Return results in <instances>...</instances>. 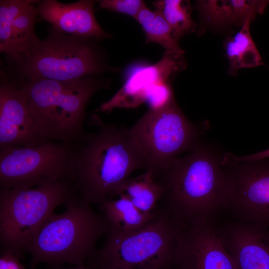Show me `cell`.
<instances>
[{
  "instance_id": "obj_21",
  "label": "cell",
  "mask_w": 269,
  "mask_h": 269,
  "mask_svg": "<svg viewBox=\"0 0 269 269\" xmlns=\"http://www.w3.org/2000/svg\"><path fill=\"white\" fill-rule=\"evenodd\" d=\"M152 4L167 21L177 40L195 31L196 24L191 17L189 1L160 0L153 1Z\"/></svg>"
},
{
  "instance_id": "obj_23",
  "label": "cell",
  "mask_w": 269,
  "mask_h": 269,
  "mask_svg": "<svg viewBox=\"0 0 269 269\" xmlns=\"http://www.w3.org/2000/svg\"><path fill=\"white\" fill-rule=\"evenodd\" d=\"M99 2L101 8L128 15L135 20L140 11L146 6L141 0H102Z\"/></svg>"
},
{
  "instance_id": "obj_25",
  "label": "cell",
  "mask_w": 269,
  "mask_h": 269,
  "mask_svg": "<svg viewBox=\"0 0 269 269\" xmlns=\"http://www.w3.org/2000/svg\"><path fill=\"white\" fill-rule=\"evenodd\" d=\"M267 158H269V149L257 153L241 156L240 160L241 162L246 163L259 161Z\"/></svg>"
},
{
  "instance_id": "obj_12",
  "label": "cell",
  "mask_w": 269,
  "mask_h": 269,
  "mask_svg": "<svg viewBox=\"0 0 269 269\" xmlns=\"http://www.w3.org/2000/svg\"><path fill=\"white\" fill-rule=\"evenodd\" d=\"M185 67L183 56L165 51L154 64L140 65L132 69L121 88L94 112H110L117 108L137 107L146 103L159 87L170 83L174 75Z\"/></svg>"
},
{
  "instance_id": "obj_13",
  "label": "cell",
  "mask_w": 269,
  "mask_h": 269,
  "mask_svg": "<svg viewBox=\"0 0 269 269\" xmlns=\"http://www.w3.org/2000/svg\"><path fill=\"white\" fill-rule=\"evenodd\" d=\"M48 142L38 132L24 93L0 70V148Z\"/></svg>"
},
{
  "instance_id": "obj_1",
  "label": "cell",
  "mask_w": 269,
  "mask_h": 269,
  "mask_svg": "<svg viewBox=\"0 0 269 269\" xmlns=\"http://www.w3.org/2000/svg\"><path fill=\"white\" fill-rule=\"evenodd\" d=\"M91 122L97 130L75 142L69 180L77 198L100 206L132 172L147 169L148 163L129 130L107 124L96 115Z\"/></svg>"
},
{
  "instance_id": "obj_16",
  "label": "cell",
  "mask_w": 269,
  "mask_h": 269,
  "mask_svg": "<svg viewBox=\"0 0 269 269\" xmlns=\"http://www.w3.org/2000/svg\"><path fill=\"white\" fill-rule=\"evenodd\" d=\"M96 0H80L63 3L56 0L36 3L38 18L49 22L57 30L69 35L101 39L112 38L99 24L95 15Z\"/></svg>"
},
{
  "instance_id": "obj_17",
  "label": "cell",
  "mask_w": 269,
  "mask_h": 269,
  "mask_svg": "<svg viewBox=\"0 0 269 269\" xmlns=\"http://www.w3.org/2000/svg\"><path fill=\"white\" fill-rule=\"evenodd\" d=\"M163 194L162 187L153 179L150 169L134 178H129L112 195L129 200L140 210L151 213L155 210Z\"/></svg>"
},
{
  "instance_id": "obj_2",
  "label": "cell",
  "mask_w": 269,
  "mask_h": 269,
  "mask_svg": "<svg viewBox=\"0 0 269 269\" xmlns=\"http://www.w3.org/2000/svg\"><path fill=\"white\" fill-rule=\"evenodd\" d=\"M216 157L197 146L183 158H174L153 174L163 189L156 209L180 226L214 221L226 209L224 171Z\"/></svg>"
},
{
  "instance_id": "obj_15",
  "label": "cell",
  "mask_w": 269,
  "mask_h": 269,
  "mask_svg": "<svg viewBox=\"0 0 269 269\" xmlns=\"http://www.w3.org/2000/svg\"><path fill=\"white\" fill-rule=\"evenodd\" d=\"M35 0H0V52L13 58L28 50L38 40L34 31L38 12Z\"/></svg>"
},
{
  "instance_id": "obj_10",
  "label": "cell",
  "mask_w": 269,
  "mask_h": 269,
  "mask_svg": "<svg viewBox=\"0 0 269 269\" xmlns=\"http://www.w3.org/2000/svg\"><path fill=\"white\" fill-rule=\"evenodd\" d=\"M231 166L224 171L226 207L236 220L269 226V163L259 161Z\"/></svg>"
},
{
  "instance_id": "obj_19",
  "label": "cell",
  "mask_w": 269,
  "mask_h": 269,
  "mask_svg": "<svg viewBox=\"0 0 269 269\" xmlns=\"http://www.w3.org/2000/svg\"><path fill=\"white\" fill-rule=\"evenodd\" d=\"M109 225L123 232L139 229L155 214V209L146 213L138 209L129 200L119 197L116 200H106L100 205Z\"/></svg>"
},
{
  "instance_id": "obj_24",
  "label": "cell",
  "mask_w": 269,
  "mask_h": 269,
  "mask_svg": "<svg viewBox=\"0 0 269 269\" xmlns=\"http://www.w3.org/2000/svg\"><path fill=\"white\" fill-rule=\"evenodd\" d=\"M21 257L7 251H0V269H25L20 262Z\"/></svg>"
},
{
  "instance_id": "obj_8",
  "label": "cell",
  "mask_w": 269,
  "mask_h": 269,
  "mask_svg": "<svg viewBox=\"0 0 269 269\" xmlns=\"http://www.w3.org/2000/svg\"><path fill=\"white\" fill-rule=\"evenodd\" d=\"M75 155V143L50 141L1 148L0 187L29 189L69 179Z\"/></svg>"
},
{
  "instance_id": "obj_14",
  "label": "cell",
  "mask_w": 269,
  "mask_h": 269,
  "mask_svg": "<svg viewBox=\"0 0 269 269\" xmlns=\"http://www.w3.org/2000/svg\"><path fill=\"white\" fill-rule=\"evenodd\" d=\"M237 269H269V230L237 220L218 227Z\"/></svg>"
},
{
  "instance_id": "obj_5",
  "label": "cell",
  "mask_w": 269,
  "mask_h": 269,
  "mask_svg": "<svg viewBox=\"0 0 269 269\" xmlns=\"http://www.w3.org/2000/svg\"><path fill=\"white\" fill-rule=\"evenodd\" d=\"M91 205L75 196L63 213L49 215L24 249L31 256V268L40 263L55 268L67 263L85 266L97 252V241L109 227Z\"/></svg>"
},
{
  "instance_id": "obj_7",
  "label": "cell",
  "mask_w": 269,
  "mask_h": 269,
  "mask_svg": "<svg viewBox=\"0 0 269 269\" xmlns=\"http://www.w3.org/2000/svg\"><path fill=\"white\" fill-rule=\"evenodd\" d=\"M74 197L68 178L29 189L0 188V251L22 258L25 248L54 209Z\"/></svg>"
},
{
  "instance_id": "obj_18",
  "label": "cell",
  "mask_w": 269,
  "mask_h": 269,
  "mask_svg": "<svg viewBox=\"0 0 269 269\" xmlns=\"http://www.w3.org/2000/svg\"><path fill=\"white\" fill-rule=\"evenodd\" d=\"M256 14H249L242 27L233 37L227 38L224 47L229 61L230 73L244 68H251L263 65L260 53L252 39L250 31V24Z\"/></svg>"
},
{
  "instance_id": "obj_27",
  "label": "cell",
  "mask_w": 269,
  "mask_h": 269,
  "mask_svg": "<svg viewBox=\"0 0 269 269\" xmlns=\"http://www.w3.org/2000/svg\"><path fill=\"white\" fill-rule=\"evenodd\" d=\"M140 269L129 268V269ZM169 269V268H163V269L151 268V269Z\"/></svg>"
},
{
  "instance_id": "obj_6",
  "label": "cell",
  "mask_w": 269,
  "mask_h": 269,
  "mask_svg": "<svg viewBox=\"0 0 269 269\" xmlns=\"http://www.w3.org/2000/svg\"><path fill=\"white\" fill-rule=\"evenodd\" d=\"M142 227L123 232L109 225L102 248L88 261L90 269H163L170 267L180 226L155 209Z\"/></svg>"
},
{
  "instance_id": "obj_20",
  "label": "cell",
  "mask_w": 269,
  "mask_h": 269,
  "mask_svg": "<svg viewBox=\"0 0 269 269\" xmlns=\"http://www.w3.org/2000/svg\"><path fill=\"white\" fill-rule=\"evenodd\" d=\"M136 20L144 32L146 43H156L165 51L183 56L184 51L180 47L178 40L174 37L169 24L158 11H152L145 6L138 14Z\"/></svg>"
},
{
  "instance_id": "obj_26",
  "label": "cell",
  "mask_w": 269,
  "mask_h": 269,
  "mask_svg": "<svg viewBox=\"0 0 269 269\" xmlns=\"http://www.w3.org/2000/svg\"><path fill=\"white\" fill-rule=\"evenodd\" d=\"M55 269H90L88 267L86 266H76L75 267L70 268H61L60 267L55 268Z\"/></svg>"
},
{
  "instance_id": "obj_22",
  "label": "cell",
  "mask_w": 269,
  "mask_h": 269,
  "mask_svg": "<svg viewBox=\"0 0 269 269\" xmlns=\"http://www.w3.org/2000/svg\"><path fill=\"white\" fill-rule=\"evenodd\" d=\"M197 7L202 18L211 24H237L230 0H199Z\"/></svg>"
},
{
  "instance_id": "obj_11",
  "label": "cell",
  "mask_w": 269,
  "mask_h": 269,
  "mask_svg": "<svg viewBox=\"0 0 269 269\" xmlns=\"http://www.w3.org/2000/svg\"><path fill=\"white\" fill-rule=\"evenodd\" d=\"M169 269H237L214 221L180 227Z\"/></svg>"
},
{
  "instance_id": "obj_3",
  "label": "cell",
  "mask_w": 269,
  "mask_h": 269,
  "mask_svg": "<svg viewBox=\"0 0 269 269\" xmlns=\"http://www.w3.org/2000/svg\"><path fill=\"white\" fill-rule=\"evenodd\" d=\"M47 31L44 39H39L24 53L4 58L0 70L9 79L67 81L119 71L110 65L100 44L102 39L69 35L51 26Z\"/></svg>"
},
{
  "instance_id": "obj_4",
  "label": "cell",
  "mask_w": 269,
  "mask_h": 269,
  "mask_svg": "<svg viewBox=\"0 0 269 269\" xmlns=\"http://www.w3.org/2000/svg\"><path fill=\"white\" fill-rule=\"evenodd\" d=\"M10 80L25 94L41 136L49 141L71 143L80 141L85 133L86 108L90 99L98 91L109 89L111 83L97 76L67 81Z\"/></svg>"
},
{
  "instance_id": "obj_9",
  "label": "cell",
  "mask_w": 269,
  "mask_h": 269,
  "mask_svg": "<svg viewBox=\"0 0 269 269\" xmlns=\"http://www.w3.org/2000/svg\"><path fill=\"white\" fill-rule=\"evenodd\" d=\"M129 130L152 174L180 153L196 146V130L174 98L160 107L149 108Z\"/></svg>"
}]
</instances>
